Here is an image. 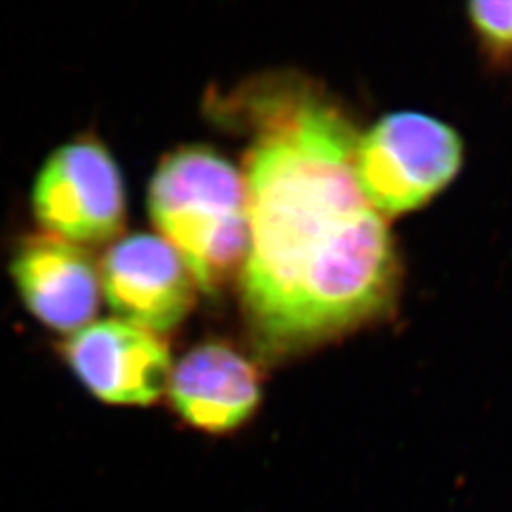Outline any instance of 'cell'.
I'll return each mask as SVG.
<instances>
[{"mask_svg":"<svg viewBox=\"0 0 512 512\" xmlns=\"http://www.w3.org/2000/svg\"><path fill=\"white\" fill-rule=\"evenodd\" d=\"M463 141L446 122L421 112H393L359 135L353 173L382 217L418 211L458 177Z\"/></svg>","mask_w":512,"mask_h":512,"instance_id":"obj_3","label":"cell"},{"mask_svg":"<svg viewBox=\"0 0 512 512\" xmlns=\"http://www.w3.org/2000/svg\"><path fill=\"white\" fill-rule=\"evenodd\" d=\"M148 213L205 293L241 272L249 247L245 181L217 150L194 145L165 156L150 181Z\"/></svg>","mask_w":512,"mask_h":512,"instance_id":"obj_2","label":"cell"},{"mask_svg":"<svg viewBox=\"0 0 512 512\" xmlns=\"http://www.w3.org/2000/svg\"><path fill=\"white\" fill-rule=\"evenodd\" d=\"M169 397L186 423L228 433L255 414L260 384L255 366L222 344H203L171 370Z\"/></svg>","mask_w":512,"mask_h":512,"instance_id":"obj_8","label":"cell"},{"mask_svg":"<svg viewBox=\"0 0 512 512\" xmlns=\"http://www.w3.org/2000/svg\"><path fill=\"white\" fill-rule=\"evenodd\" d=\"M249 247L241 304L256 348L287 357L387 317L399 298L393 236L359 190V133L304 82L258 86L241 103Z\"/></svg>","mask_w":512,"mask_h":512,"instance_id":"obj_1","label":"cell"},{"mask_svg":"<svg viewBox=\"0 0 512 512\" xmlns=\"http://www.w3.org/2000/svg\"><path fill=\"white\" fill-rule=\"evenodd\" d=\"M194 277L160 236L133 234L112 245L101 264V291L126 323L148 332L175 329L194 304Z\"/></svg>","mask_w":512,"mask_h":512,"instance_id":"obj_6","label":"cell"},{"mask_svg":"<svg viewBox=\"0 0 512 512\" xmlns=\"http://www.w3.org/2000/svg\"><path fill=\"white\" fill-rule=\"evenodd\" d=\"M63 355L86 389L109 404L147 406L158 401L173 370L169 349L154 332L118 319L76 330Z\"/></svg>","mask_w":512,"mask_h":512,"instance_id":"obj_5","label":"cell"},{"mask_svg":"<svg viewBox=\"0 0 512 512\" xmlns=\"http://www.w3.org/2000/svg\"><path fill=\"white\" fill-rule=\"evenodd\" d=\"M10 275L25 308L48 329L74 334L92 323L101 274L84 247L48 234L25 239L12 256Z\"/></svg>","mask_w":512,"mask_h":512,"instance_id":"obj_7","label":"cell"},{"mask_svg":"<svg viewBox=\"0 0 512 512\" xmlns=\"http://www.w3.org/2000/svg\"><path fill=\"white\" fill-rule=\"evenodd\" d=\"M467 19L478 42L495 59L512 55V0L509 2H471Z\"/></svg>","mask_w":512,"mask_h":512,"instance_id":"obj_9","label":"cell"},{"mask_svg":"<svg viewBox=\"0 0 512 512\" xmlns=\"http://www.w3.org/2000/svg\"><path fill=\"white\" fill-rule=\"evenodd\" d=\"M31 202L48 236L80 247L116 238L126 217L120 169L109 150L92 139H76L48 156Z\"/></svg>","mask_w":512,"mask_h":512,"instance_id":"obj_4","label":"cell"}]
</instances>
